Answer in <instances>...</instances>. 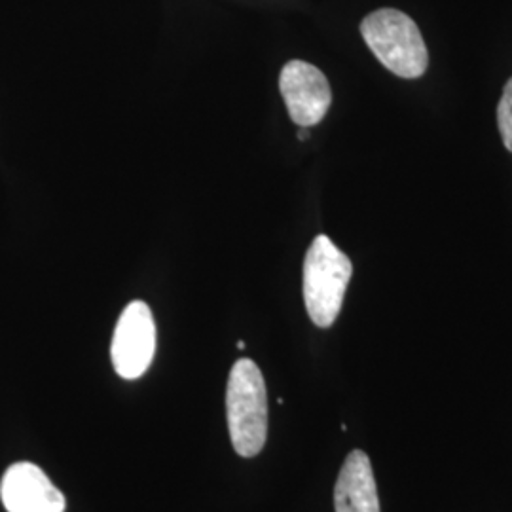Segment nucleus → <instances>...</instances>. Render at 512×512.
I'll use <instances>...</instances> for the list:
<instances>
[{
	"instance_id": "nucleus-9",
	"label": "nucleus",
	"mask_w": 512,
	"mask_h": 512,
	"mask_svg": "<svg viewBox=\"0 0 512 512\" xmlns=\"http://www.w3.org/2000/svg\"><path fill=\"white\" fill-rule=\"evenodd\" d=\"M310 137V133H308V128H302L298 131V139H302V141H306Z\"/></svg>"
},
{
	"instance_id": "nucleus-2",
	"label": "nucleus",
	"mask_w": 512,
	"mask_h": 512,
	"mask_svg": "<svg viewBox=\"0 0 512 512\" xmlns=\"http://www.w3.org/2000/svg\"><path fill=\"white\" fill-rule=\"evenodd\" d=\"M361 35L387 71L408 80L427 71V46L414 19L403 12L393 8L372 12L361 23Z\"/></svg>"
},
{
	"instance_id": "nucleus-7",
	"label": "nucleus",
	"mask_w": 512,
	"mask_h": 512,
	"mask_svg": "<svg viewBox=\"0 0 512 512\" xmlns=\"http://www.w3.org/2000/svg\"><path fill=\"white\" fill-rule=\"evenodd\" d=\"M336 512H380L372 463L361 450L349 454L334 486Z\"/></svg>"
},
{
	"instance_id": "nucleus-3",
	"label": "nucleus",
	"mask_w": 512,
	"mask_h": 512,
	"mask_svg": "<svg viewBox=\"0 0 512 512\" xmlns=\"http://www.w3.org/2000/svg\"><path fill=\"white\" fill-rule=\"evenodd\" d=\"M351 274V260L330 238L313 239L304 260V302L319 329H329L340 315Z\"/></svg>"
},
{
	"instance_id": "nucleus-8",
	"label": "nucleus",
	"mask_w": 512,
	"mask_h": 512,
	"mask_svg": "<svg viewBox=\"0 0 512 512\" xmlns=\"http://www.w3.org/2000/svg\"><path fill=\"white\" fill-rule=\"evenodd\" d=\"M497 124L505 147L512 152V78L507 82L497 107Z\"/></svg>"
},
{
	"instance_id": "nucleus-1",
	"label": "nucleus",
	"mask_w": 512,
	"mask_h": 512,
	"mask_svg": "<svg viewBox=\"0 0 512 512\" xmlns=\"http://www.w3.org/2000/svg\"><path fill=\"white\" fill-rule=\"evenodd\" d=\"M226 418L232 446L241 458H255L268 437V397L260 368L239 359L226 385Z\"/></svg>"
},
{
	"instance_id": "nucleus-4",
	"label": "nucleus",
	"mask_w": 512,
	"mask_h": 512,
	"mask_svg": "<svg viewBox=\"0 0 512 512\" xmlns=\"http://www.w3.org/2000/svg\"><path fill=\"white\" fill-rule=\"evenodd\" d=\"M156 353V325L145 302L135 300L122 311L112 336V365L124 380H137L147 372Z\"/></svg>"
},
{
	"instance_id": "nucleus-5",
	"label": "nucleus",
	"mask_w": 512,
	"mask_h": 512,
	"mask_svg": "<svg viewBox=\"0 0 512 512\" xmlns=\"http://www.w3.org/2000/svg\"><path fill=\"white\" fill-rule=\"evenodd\" d=\"M279 90L294 124L300 128L317 126L332 103L329 80L317 67L306 61H289L281 76Z\"/></svg>"
},
{
	"instance_id": "nucleus-6",
	"label": "nucleus",
	"mask_w": 512,
	"mask_h": 512,
	"mask_svg": "<svg viewBox=\"0 0 512 512\" xmlns=\"http://www.w3.org/2000/svg\"><path fill=\"white\" fill-rule=\"evenodd\" d=\"M0 499L8 512H65V497L46 473L27 461L14 463L2 476Z\"/></svg>"
}]
</instances>
